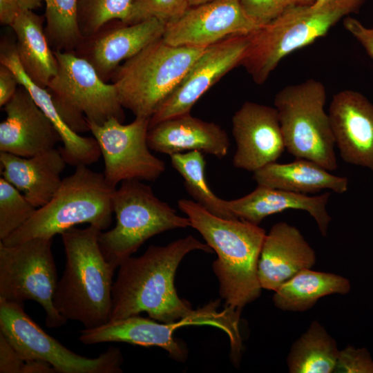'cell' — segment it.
Returning <instances> with one entry per match:
<instances>
[{"mask_svg":"<svg viewBox=\"0 0 373 373\" xmlns=\"http://www.w3.org/2000/svg\"><path fill=\"white\" fill-rule=\"evenodd\" d=\"M195 250L213 251L188 236L165 246L151 245L142 256L124 260L113 285L110 320L146 312L152 319L171 323L191 314V304L177 294L174 278L184 257Z\"/></svg>","mask_w":373,"mask_h":373,"instance_id":"1","label":"cell"},{"mask_svg":"<svg viewBox=\"0 0 373 373\" xmlns=\"http://www.w3.org/2000/svg\"><path fill=\"white\" fill-rule=\"evenodd\" d=\"M178 205L217 254L212 268L226 307L241 311L260 295L258 265L265 231L242 220L215 216L194 200L180 199Z\"/></svg>","mask_w":373,"mask_h":373,"instance_id":"2","label":"cell"},{"mask_svg":"<svg viewBox=\"0 0 373 373\" xmlns=\"http://www.w3.org/2000/svg\"><path fill=\"white\" fill-rule=\"evenodd\" d=\"M95 226L72 227L61 233L66 254L65 269L58 280L53 303L67 321L85 329L110 321L114 269L101 251Z\"/></svg>","mask_w":373,"mask_h":373,"instance_id":"3","label":"cell"},{"mask_svg":"<svg viewBox=\"0 0 373 373\" xmlns=\"http://www.w3.org/2000/svg\"><path fill=\"white\" fill-rule=\"evenodd\" d=\"M366 1L327 0L289 7L250 35L240 66L256 84H264L285 57L325 36Z\"/></svg>","mask_w":373,"mask_h":373,"instance_id":"4","label":"cell"},{"mask_svg":"<svg viewBox=\"0 0 373 373\" xmlns=\"http://www.w3.org/2000/svg\"><path fill=\"white\" fill-rule=\"evenodd\" d=\"M115 189L104 173L86 165L77 166L71 175L62 179L50 200L1 242L12 246L37 237L53 238L82 223L104 231L112 222Z\"/></svg>","mask_w":373,"mask_h":373,"instance_id":"5","label":"cell"},{"mask_svg":"<svg viewBox=\"0 0 373 373\" xmlns=\"http://www.w3.org/2000/svg\"><path fill=\"white\" fill-rule=\"evenodd\" d=\"M206 48L173 46L161 37L124 61L111 78L122 106L150 118Z\"/></svg>","mask_w":373,"mask_h":373,"instance_id":"6","label":"cell"},{"mask_svg":"<svg viewBox=\"0 0 373 373\" xmlns=\"http://www.w3.org/2000/svg\"><path fill=\"white\" fill-rule=\"evenodd\" d=\"M116 224L99 233L101 251L115 269L150 238L164 231L191 227L187 217L154 194L150 186L140 180L122 182L113 198Z\"/></svg>","mask_w":373,"mask_h":373,"instance_id":"7","label":"cell"},{"mask_svg":"<svg viewBox=\"0 0 373 373\" xmlns=\"http://www.w3.org/2000/svg\"><path fill=\"white\" fill-rule=\"evenodd\" d=\"M220 303V300L211 301L189 315L171 323H160L139 315L110 320L99 327L81 330L79 340L85 345L119 342L157 346L165 350L175 360L184 361L186 358V348L175 339V331L186 325H209L226 333L230 341L231 357L238 360L242 351L238 328L241 311L226 306L219 310Z\"/></svg>","mask_w":373,"mask_h":373,"instance_id":"8","label":"cell"},{"mask_svg":"<svg viewBox=\"0 0 373 373\" xmlns=\"http://www.w3.org/2000/svg\"><path fill=\"white\" fill-rule=\"evenodd\" d=\"M57 72L46 89L59 115L75 133L90 131L88 124L101 125L125 118L114 84L104 82L95 68L74 52L53 51Z\"/></svg>","mask_w":373,"mask_h":373,"instance_id":"9","label":"cell"},{"mask_svg":"<svg viewBox=\"0 0 373 373\" xmlns=\"http://www.w3.org/2000/svg\"><path fill=\"white\" fill-rule=\"evenodd\" d=\"M326 99L325 85L308 79L283 88L276 94L274 104L288 153L333 171L338 163L329 117L325 111Z\"/></svg>","mask_w":373,"mask_h":373,"instance_id":"10","label":"cell"},{"mask_svg":"<svg viewBox=\"0 0 373 373\" xmlns=\"http://www.w3.org/2000/svg\"><path fill=\"white\" fill-rule=\"evenodd\" d=\"M52 242V238L41 237L12 246L0 242V298L38 303L44 309L46 325L55 328L67 320L53 303L58 280Z\"/></svg>","mask_w":373,"mask_h":373,"instance_id":"11","label":"cell"},{"mask_svg":"<svg viewBox=\"0 0 373 373\" xmlns=\"http://www.w3.org/2000/svg\"><path fill=\"white\" fill-rule=\"evenodd\" d=\"M22 304L0 298V332L23 360L46 361L59 373L122 372L119 348L110 347L95 358L79 355L46 334Z\"/></svg>","mask_w":373,"mask_h":373,"instance_id":"12","label":"cell"},{"mask_svg":"<svg viewBox=\"0 0 373 373\" xmlns=\"http://www.w3.org/2000/svg\"><path fill=\"white\" fill-rule=\"evenodd\" d=\"M149 119L135 117L124 124L112 118L101 125L88 124L104 161V175L112 186L129 180L155 181L164 172V162L150 151Z\"/></svg>","mask_w":373,"mask_h":373,"instance_id":"13","label":"cell"},{"mask_svg":"<svg viewBox=\"0 0 373 373\" xmlns=\"http://www.w3.org/2000/svg\"><path fill=\"white\" fill-rule=\"evenodd\" d=\"M250 35L229 37L207 47L149 119V128L189 114L198 99L233 68L240 66Z\"/></svg>","mask_w":373,"mask_h":373,"instance_id":"14","label":"cell"},{"mask_svg":"<svg viewBox=\"0 0 373 373\" xmlns=\"http://www.w3.org/2000/svg\"><path fill=\"white\" fill-rule=\"evenodd\" d=\"M260 27L239 0H212L190 7L168 23L162 37L173 46L207 48L229 37L249 35Z\"/></svg>","mask_w":373,"mask_h":373,"instance_id":"15","label":"cell"},{"mask_svg":"<svg viewBox=\"0 0 373 373\" xmlns=\"http://www.w3.org/2000/svg\"><path fill=\"white\" fill-rule=\"evenodd\" d=\"M232 133L236 144L233 164L238 169L254 172L276 162L285 149L275 107L244 102L232 117Z\"/></svg>","mask_w":373,"mask_h":373,"instance_id":"16","label":"cell"},{"mask_svg":"<svg viewBox=\"0 0 373 373\" xmlns=\"http://www.w3.org/2000/svg\"><path fill=\"white\" fill-rule=\"evenodd\" d=\"M328 115L341 158L373 171V104L358 91L343 90L334 95Z\"/></svg>","mask_w":373,"mask_h":373,"instance_id":"17","label":"cell"},{"mask_svg":"<svg viewBox=\"0 0 373 373\" xmlns=\"http://www.w3.org/2000/svg\"><path fill=\"white\" fill-rule=\"evenodd\" d=\"M165 26L156 19L132 24L122 22V25L111 28L105 25L84 39L74 52L86 59L107 82L121 64L161 38Z\"/></svg>","mask_w":373,"mask_h":373,"instance_id":"18","label":"cell"},{"mask_svg":"<svg viewBox=\"0 0 373 373\" xmlns=\"http://www.w3.org/2000/svg\"><path fill=\"white\" fill-rule=\"evenodd\" d=\"M0 124V151L28 157L54 149L60 137L50 119L20 85L3 106Z\"/></svg>","mask_w":373,"mask_h":373,"instance_id":"19","label":"cell"},{"mask_svg":"<svg viewBox=\"0 0 373 373\" xmlns=\"http://www.w3.org/2000/svg\"><path fill=\"white\" fill-rule=\"evenodd\" d=\"M316 260L299 229L285 222L274 224L266 234L258 260L262 289L274 291L300 271L311 269Z\"/></svg>","mask_w":373,"mask_h":373,"instance_id":"20","label":"cell"},{"mask_svg":"<svg viewBox=\"0 0 373 373\" xmlns=\"http://www.w3.org/2000/svg\"><path fill=\"white\" fill-rule=\"evenodd\" d=\"M329 192L309 196L282 189L257 185L249 194L238 199L224 200L225 207L233 218L259 225L271 215L289 209L307 212L316 222L321 234L325 237L332 220L327 204Z\"/></svg>","mask_w":373,"mask_h":373,"instance_id":"21","label":"cell"},{"mask_svg":"<svg viewBox=\"0 0 373 373\" xmlns=\"http://www.w3.org/2000/svg\"><path fill=\"white\" fill-rule=\"evenodd\" d=\"M149 148L171 155L198 151L218 158L227 155L229 140L219 125L192 116L190 113L164 120L149 128Z\"/></svg>","mask_w":373,"mask_h":373,"instance_id":"22","label":"cell"},{"mask_svg":"<svg viewBox=\"0 0 373 373\" xmlns=\"http://www.w3.org/2000/svg\"><path fill=\"white\" fill-rule=\"evenodd\" d=\"M0 163L2 177L37 209L53 197L67 164L59 149L55 148L28 157L0 151Z\"/></svg>","mask_w":373,"mask_h":373,"instance_id":"23","label":"cell"},{"mask_svg":"<svg viewBox=\"0 0 373 373\" xmlns=\"http://www.w3.org/2000/svg\"><path fill=\"white\" fill-rule=\"evenodd\" d=\"M0 64L13 71L19 84L28 90L50 119L63 143V146L59 149L67 164L75 166H88L98 161L102 155L97 140L94 137L81 136L67 125L58 113L48 90L35 84L26 74L19 61L15 44H1Z\"/></svg>","mask_w":373,"mask_h":373,"instance_id":"24","label":"cell"},{"mask_svg":"<svg viewBox=\"0 0 373 373\" xmlns=\"http://www.w3.org/2000/svg\"><path fill=\"white\" fill-rule=\"evenodd\" d=\"M257 185L307 195L323 190L344 193L348 189L345 177L333 175L309 160L296 158L289 163L276 162L253 172Z\"/></svg>","mask_w":373,"mask_h":373,"instance_id":"25","label":"cell"},{"mask_svg":"<svg viewBox=\"0 0 373 373\" xmlns=\"http://www.w3.org/2000/svg\"><path fill=\"white\" fill-rule=\"evenodd\" d=\"M19 61L28 77L46 88L57 72V59L47 39L44 19L32 10H21L10 26Z\"/></svg>","mask_w":373,"mask_h":373,"instance_id":"26","label":"cell"},{"mask_svg":"<svg viewBox=\"0 0 373 373\" xmlns=\"http://www.w3.org/2000/svg\"><path fill=\"white\" fill-rule=\"evenodd\" d=\"M350 289V280L343 276L306 269L275 290L272 300L281 310L303 312L312 307L322 297L347 294Z\"/></svg>","mask_w":373,"mask_h":373,"instance_id":"27","label":"cell"},{"mask_svg":"<svg viewBox=\"0 0 373 373\" xmlns=\"http://www.w3.org/2000/svg\"><path fill=\"white\" fill-rule=\"evenodd\" d=\"M339 350L335 340L317 321L292 345L287 358L290 373L334 372Z\"/></svg>","mask_w":373,"mask_h":373,"instance_id":"28","label":"cell"},{"mask_svg":"<svg viewBox=\"0 0 373 373\" xmlns=\"http://www.w3.org/2000/svg\"><path fill=\"white\" fill-rule=\"evenodd\" d=\"M170 157L173 167L183 178L185 189L195 202L215 216L236 219L227 211L224 200L210 189L205 178L206 162L202 152L192 151Z\"/></svg>","mask_w":373,"mask_h":373,"instance_id":"29","label":"cell"},{"mask_svg":"<svg viewBox=\"0 0 373 373\" xmlns=\"http://www.w3.org/2000/svg\"><path fill=\"white\" fill-rule=\"evenodd\" d=\"M79 0H46L45 32L53 51L75 52L84 40L79 26Z\"/></svg>","mask_w":373,"mask_h":373,"instance_id":"30","label":"cell"},{"mask_svg":"<svg viewBox=\"0 0 373 373\" xmlns=\"http://www.w3.org/2000/svg\"><path fill=\"white\" fill-rule=\"evenodd\" d=\"M133 0H79V26L84 39L113 21L125 23L129 16Z\"/></svg>","mask_w":373,"mask_h":373,"instance_id":"31","label":"cell"},{"mask_svg":"<svg viewBox=\"0 0 373 373\" xmlns=\"http://www.w3.org/2000/svg\"><path fill=\"white\" fill-rule=\"evenodd\" d=\"M35 207L15 186L0 178V240L21 227L35 212Z\"/></svg>","mask_w":373,"mask_h":373,"instance_id":"32","label":"cell"},{"mask_svg":"<svg viewBox=\"0 0 373 373\" xmlns=\"http://www.w3.org/2000/svg\"><path fill=\"white\" fill-rule=\"evenodd\" d=\"M190 7L189 0H133L124 23L156 19L166 25L179 19Z\"/></svg>","mask_w":373,"mask_h":373,"instance_id":"33","label":"cell"},{"mask_svg":"<svg viewBox=\"0 0 373 373\" xmlns=\"http://www.w3.org/2000/svg\"><path fill=\"white\" fill-rule=\"evenodd\" d=\"M246 13L260 26L268 23L302 0H239Z\"/></svg>","mask_w":373,"mask_h":373,"instance_id":"34","label":"cell"},{"mask_svg":"<svg viewBox=\"0 0 373 373\" xmlns=\"http://www.w3.org/2000/svg\"><path fill=\"white\" fill-rule=\"evenodd\" d=\"M334 372L373 373V360L366 348L347 346L339 350Z\"/></svg>","mask_w":373,"mask_h":373,"instance_id":"35","label":"cell"},{"mask_svg":"<svg viewBox=\"0 0 373 373\" xmlns=\"http://www.w3.org/2000/svg\"><path fill=\"white\" fill-rule=\"evenodd\" d=\"M24 363L25 360L0 332V373H21Z\"/></svg>","mask_w":373,"mask_h":373,"instance_id":"36","label":"cell"},{"mask_svg":"<svg viewBox=\"0 0 373 373\" xmlns=\"http://www.w3.org/2000/svg\"><path fill=\"white\" fill-rule=\"evenodd\" d=\"M343 24L345 30L358 41L373 59V27H367L350 15L343 19Z\"/></svg>","mask_w":373,"mask_h":373,"instance_id":"37","label":"cell"},{"mask_svg":"<svg viewBox=\"0 0 373 373\" xmlns=\"http://www.w3.org/2000/svg\"><path fill=\"white\" fill-rule=\"evenodd\" d=\"M20 85L13 71L7 66L0 65V106L3 107L14 96Z\"/></svg>","mask_w":373,"mask_h":373,"instance_id":"38","label":"cell"},{"mask_svg":"<svg viewBox=\"0 0 373 373\" xmlns=\"http://www.w3.org/2000/svg\"><path fill=\"white\" fill-rule=\"evenodd\" d=\"M21 9L17 0H0V22L11 26Z\"/></svg>","mask_w":373,"mask_h":373,"instance_id":"39","label":"cell"},{"mask_svg":"<svg viewBox=\"0 0 373 373\" xmlns=\"http://www.w3.org/2000/svg\"><path fill=\"white\" fill-rule=\"evenodd\" d=\"M53 367L48 363L41 360H26L21 373H55Z\"/></svg>","mask_w":373,"mask_h":373,"instance_id":"40","label":"cell"},{"mask_svg":"<svg viewBox=\"0 0 373 373\" xmlns=\"http://www.w3.org/2000/svg\"><path fill=\"white\" fill-rule=\"evenodd\" d=\"M46 0H17L21 10H34Z\"/></svg>","mask_w":373,"mask_h":373,"instance_id":"41","label":"cell"},{"mask_svg":"<svg viewBox=\"0 0 373 373\" xmlns=\"http://www.w3.org/2000/svg\"><path fill=\"white\" fill-rule=\"evenodd\" d=\"M212 0H189L190 6H195L202 3H204Z\"/></svg>","mask_w":373,"mask_h":373,"instance_id":"42","label":"cell"},{"mask_svg":"<svg viewBox=\"0 0 373 373\" xmlns=\"http://www.w3.org/2000/svg\"><path fill=\"white\" fill-rule=\"evenodd\" d=\"M327 0H302L301 3H310L313 2H322Z\"/></svg>","mask_w":373,"mask_h":373,"instance_id":"43","label":"cell"}]
</instances>
